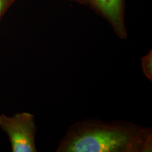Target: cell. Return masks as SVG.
Masks as SVG:
<instances>
[{
    "mask_svg": "<svg viewBox=\"0 0 152 152\" xmlns=\"http://www.w3.org/2000/svg\"><path fill=\"white\" fill-rule=\"evenodd\" d=\"M14 0H0V18L4 14Z\"/></svg>",
    "mask_w": 152,
    "mask_h": 152,
    "instance_id": "obj_5",
    "label": "cell"
},
{
    "mask_svg": "<svg viewBox=\"0 0 152 152\" xmlns=\"http://www.w3.org/2000/svg\"><path fill=\"white\" fill-rule=\"evenodd\" d=\"M86 4L109 23L118 37L123 39L128 37L124 22V0H86Z\"/></svg>",
    "mask_w": 152,
    "mask_h": 152,
    "instance_id": "obj_3",
    "label": "cell"
},
{
    "mask_svg": "<svg viewBox=\"0 0 152 152\" xmlns=\"http://www.w3.org/2000/svg\"><path fill=\"white\" fill-rule=\"evenodd\" d=\"M0 128L7 133L13 152H37L35 136L37 127L35 117L28 112L8 117L0 115Z\"/></svg>",
    "mask_w": 152,
    "mask_h": 152,
    "instance_id": "obj_2",
    "label": "cell"
},
{
    "mask_svg": "<svg viewBox=\"0 0 152 152\" xmlns=\"http://www.w3.org/2000/svg\"><path fill=\"white\" fill-rule=\"evenodd\" d=\"M151 129L131 122L87 119L74 123L57 152H151Z\"/></svg>",
    "mask_w": 152,
    "mask_h": 152,
    "instance_id": "obj_1",
    "label": "cell"
},
{
    "mask_svg": "<svg viewBox=\"0 0 152 152\" xmlns=\"http://www.w3.org/2000/svg\"><path fill=\"white\" fill-rule=\"evenodd\" d=\"M142 68L143 73L146 77L150 80H152V52H150L148 54L142 57L141 60Z\"/></svg>",
    "mask_w": 152,
    "mask_h": 152,
    "instance_id": "obj_4",
    "label": "cell"
},
{
    "mask_svg": "<svg viewBox=\"0 0 152 152\" xmlns=\"http://www.w3.org/2000/svg\"><path fill=\"white\" fill-rule=\"evenodd\" d=\"M66 1H71L81 4H86V0H66Z\"/></svg>",
    "mask_w": 152,
    "mask_h": 152,
    "instance_id": "obj_6",
    "label": "cell"
}]
</instances>
